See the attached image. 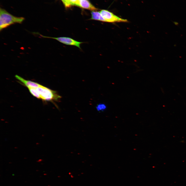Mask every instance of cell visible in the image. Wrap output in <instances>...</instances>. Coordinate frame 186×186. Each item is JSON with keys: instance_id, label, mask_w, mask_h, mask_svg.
<instances>
[{"instance_id": "cell-1", "label": "cell", "mask_w": 186, "mask_h": 186, "mask_svg": "<svg viewBox=\"0 0 186 186\" xmlns=\"http://www.w3.org/2000/svg\"><path fill=\"white\" fill-rule=\"evenodd\" d=\"M25 20L22 17L14 16L5 9H0V31L16 23L21 24Z\"/></svg>"}, {"instance_id": "cell-2", "label": "cell", "mask_w": 186, "mask_h": 186, "mask_svg": "<svg viewBox=\"0 0 186 186\" xmlns=\"http://www.w3.org/2000/svg\"><path fill=\"white\" fill-rule=\"evenodd\" d=\"M35 89L39 94L40 99L43 100L51 102L57 101L61 97L58 94L57 91L42 85L35 88Z\"/></svg>"}, {"instance_id": "cell-3", "label": "cell", "mask_w": 186, "mask_h": 186, "mask_svg": "<svg viewBox=\"0 0 186 186\" xmlns=\"http://www.w3.org/2000/svg\"><path fill=\"white\" fill-rule=\"evenodd\" d=\"M40 35L41 37L44 38H50L56 40L59 42L64 44L72 46H76L80 49H81L80 45L84 43L79 42L68 37H53L50 36H45L39 33H36Z\"/></svg>"}, {"instance_id": "cell-4", "label": "cell", "mask_w": 186, "mask_h": 186, "mask_svg": "<svg viewBox=\"0 0 186 186\" xmlns=\"http://www.w3.org/2000/svg\"><path fill=\"white\" fill-rule=\"evenodd\" d=\"M100 12L102 16L106 20V22H128V21L127 19L121 18L107 10H101Z\"/></svg>"}, {"instance_id": "cell-5", "label": "cell", "mask_w": 186, "mask_h": 186, "mask_svg": "<svg viewBox=\"0 0 186 186\" xmlns=\"http://www.w3.org/2000/svg\"><path fill=\"white\" fill-rule=\"evenodd\" d=\"M75 5L92 11H96L98 10L88 0H77Z\"/></svg>"}, {"instance_id": "cell-6", "label": "cell", "mask_w": 186, "mask_h": 186, "mask_svg": "<svg viewBox=\"0 0 186 186\" xmlns=\"http://www.w3.org/2000/svg\"><path fill=\"white\" fill-rule=\"evenodd\" d=\"M15 77L17 79L23 84L28 88H36L41 86V85L39 83L29 80L24 79L20 76L16 75Z\"/></svg>"}, {"instance_id": "cell-7", "label": "cell", "mask_w": 186, "mask_h": 186, "mask_svg": "<svg viewBox=\"0 0 186 186\" xmlns=\"http://www.w3.org/2000/svg\"><path fill=\"white\" fill-rule=\"evenodd\" d=\"M91 13V17L90 19L106 22V20L101 16L100 12L92 11Z\"/></svg>"}, {"instance_id": "cell-8", "label": "cell", "mask_w": 186, "mask_h": 186, "mask_svg": "<svg viewBox=\"0 0 186 186\" xmlns=\"http://www.w3.org/2000/svg\"><path fill=\"white\" fill-rule=\"evenodd\" d=\"M30 92L33 96L38 99H40V96L37 91L35 88H28Z\"/></svg>"}, {"instance_id": "cell-9", "label": "cell", "mask_w": 186, "mask_h": 186, "mask_svg": "<svg viewBox=\"0 0 186 186\" xmlns=\"http://www.w3.org/2000/svg\"><path fill=\"white\" fill-rule=\"evenodd\" d=\"M96 108L98 111L102 112L105 110L106 108V106L104 104L100 103L97 105Z\"/></svg>"}, {"instance_id": "cell-10", "label": "cell", "mask_w": 186, "mask_h": 186, "mask_svg": "<svg viewBox=\"0 0 186 186\" xmlns=\"http://www.w3.org/2000/svg\"><path fill=\"white\" fill-rule=\"evenodd\" d=\"M66 7H69L71 5L70 0H62Z\"/></svg>"}, {"instance_id": "cell-11", "label": "cell", "mask_w": 186, "mask_h": 186, "mask_svg": "<svg viewBox=\"0 0 186 186\" xmlns=\"http://www.w3.org/2000/svg\"><path fill=\"white\" fill-rule=\"evenodd\" d=\"M77 0H70L71 5H75Z\"/></svg>"}]
</instances>
